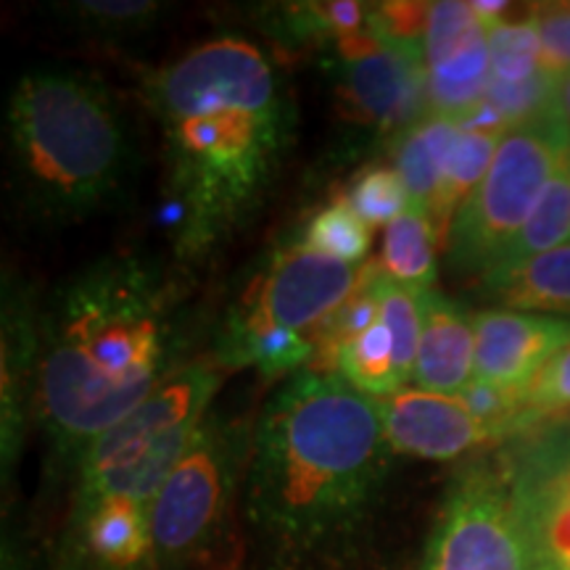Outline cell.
<instances>
[{
	"label": "cell",
	"instance_id": "7a4b0ae2",
	"mask_svg": "<svg viewBox=\"0 0 570 570\" xmlns=\"http://www.w3.org/2000/svg\"><path fill=\"white\" fill-rule=\"evenodd\" d=\"M164 135L167 194L183 259L217 252L265 202L291 138L273 63L244 38H212L164 67L148 88Z\"/></svg>",
	"mask_w": 570,
	"mask_h": 570
},
{
	"label": "cell",
	"instance_id": "603a6c76",
	"mask_svg": "<svg viewBox=\"0 0 570 570\" xmlns=\"http://www.w3.org/2000/svg\"><path fill=\"white\" fill-rule=\"evenodd\" d=\"M333 365L348 386L370 399L391 396L402 389L394 360V341H391L383 320H377L370 331L341 344L338 352L333 354Z\"/></svg>",
	"mask_w": 570,
	"mask_h": 570
},
{
	"label": "cell",
	"instance_id": "7c38bea8",
	"mask_svg": "<svg viewBox=\"0 0 570 570\" xmlns=\"http://www.w3.org/2000/svg\"><path fill=\"white\" fill-rule=\"evenodd\" d=\"M383 431L396 454L446 462L499 441L460 396L423 389H399L375 399Z\"/></svg>",
	"mask_w": 570,
	"mask_h": 570
},
{
	"label": "cell",
	"instance_id": "9c48e42d",
	"mask_svg": "<svg viewBox=\"0 0 570 570\" xmlns=\"http://www.w3.org/2000/svg\"><path fill=\"white\" fill-rule=\"evenodd\" d=\"M497 462L533 570H570V417L518 436Z\"/></svg>",
	"mask_w": 570,
	"mask_h": 570
},
{
	"label": "cell",
	"instance_id": "30bf717a",
	"mask_svg": "<svg viewBox=\"0 0 570 570\" xmlns=\"http://www.w3.org/2000/svg\"><path fill=\"white\" fill-rule=\"evenodd\" d=\"M365 269L333 259L306 246L277 252L225 327L233 331H269L304 327L331 317L360 288Z\"/></svg>",
	"mask_w": 570,
	"mask_h": 570
},
{
	"label": "cell",
	"instance_id": "cb8c5ba5",
	"mask_svg": "<svg viewBox=\"0 0 570 570\" xmlns=\"http://www.w3.org/2000/svg\"><path fill=\"white\" fill-rule=\"evenodd\" d=\"M377 296H381V320L394 341L396 373L402 386L415 377L420 331H423V291L402 285L377 267Z\"/></svg>",
	"mask_w": 570,
	"mask_h": 570
},
{
	"label": "cell",
	"instance_id": "8fae6325",
	"mask_svg": "<svg viewBox=\"0 0 570 570\" xmlns=\"http://www.w3.org/2000/svg\"><path fill=\"white\" fill-rule=\"evenodd\" d=\"M341 90L348 109L365 122L394 130L407 125L425 98L423 53L375 38L373 27L338 42Z\"/></svg>",
	"mask_w": 570,
	"mask_h": 570
},
{
	"label": "cell",
	"instance_id": "5b68a950",
	"mask_svg": "<svg viewBox=\"0 0 570 570\" xmlns=\"http://www.w3.org/2000/svg\"><path fill=\"white\" fill-rule=\"evenodd\" d=\"M196 431L138 412L92 441L75 468L53 570H156V494Z\"/></svg>",
	"mask_w": 570,
	"mask_h": 570
},
{
	"label": "cell",
	"instance_id": "f1b7e54d",
	"mask_svg": "<svg viewBox=\"0 0 570 570\" xmlns=\"http://www.w3.org/2000/svg\"><path fill=\"white\" fill-rule=\"evenodd\" d=\"M562 412H570V344L531 383L529 410H525L529 431L558 420Z\"/></svg>",
	"mask_w": 570,
	"mask_h": 570
},
{
	"label": "cell",
	"instance_id": "ba28073f",
	"mask_svg": "<svg viewBox=\"0 0 570 570\" xmlns=\"http://www.w3.org/2000/svg\"><path fill=\"white\" fill-rule=\"evenodd\" d=\"M415 570H533L499 462L454 475Z\"/></svg>",
	"mask_w": 570,
	"mask_h": 570
},
{
	"label": "cell",
	"instance_id": "ffe728a7",
	"mask_svg": "<svg viewBox=\"0 0 570 570\" xmlns=\"http://www.w3.org/2000/svg\"><path fill=\"white\" fill-rule=\"evenodd\" d=\"M381 269L391 281L428 291L436 281V225L431 214L410 206L386 227Z\"/></svg>",
	"mask_w": 570,
	"mask_h": 570
},
{
	"label": "cell",
	"instance_id": "8992f818",
	"mask_svg": "<svg viewBox=\"0 0 570 570\" xmlns=\"http://www.w3.org/2000/svg\"><path fill=\"white\" fill-rule=\"evenodd\" d=\"M254 425L209 412L151 512L156 570H235Z\"/></svg>",
	"mask_w": 570,
	"mask_h": 570
},
{
	"label": "cell",
	"instance_id": "484cf974",
	"mask_svg": "<svg viewBox=\"0 0 570 570\" xmlns=\"http://www.w3.org/2000/svg\"><path fill=\"white\" fill-rule=\"evenodd\" d=\"M312 252H320L333 259L356 265L370 252V230L367 225L356 217V212L346 202H336L317 212L306 223L304 244Z\"/></svg>",
	"mask_w": 570,
	"mask_h": 570
},
{
	"label": "cell",
	"instance_id": "4dcf8cb0",
	"mask_svg": "<svg viewBox=\"0 0 570 570\" xmlns=\"http://www.w3.org/2000/svg\"><path fill=\"white\" fill-rule=\"evenodd\" d=\"M541 42V69L552 80L570 75V3H541L529 13Z\"/></svg>",
	"mask_w": 570,
	"mask_h": 570
},
{
	"label": "cell",
	"instance_id": "3957f363",
	"mask_svg": "<svg viewBox=\"0 0 570 570\" xmlns=\"http://www.w3.org/2000/svg\"><path fill=\"white\" fill-rule=\"evenodd\" d=\"M180 294L138 256H109L71 275L38 315L35 417L53 458L77 462L180 365Z\"/></svg>",
	"mask_w": 570,
	"mask_h": 570
},
{
	"label": "cell",
	"instance_id": "9a60e30c",
	"mask_svg": "<svg viewBox=\"0 0 570 570\" xmlns=\"http://www.w3.org/2000/svg\"><path fill=\"white\" fill-rule=\"evenodd\" d=\"M38 315L30 298L6 288L3 298V394H0V441L3 470L19 458L30 412L35 415L38 381Z\"/></svg>",
	"mask_w": 570,
	"mask_h": 570
},
{
	"label": "cell",
	"instance_id": "6da1fadb",
	"mask_svg": "<svg viewBox=\"0 0 570 570\" xmlns=\"http://www.w3.org/2000/svg\"><path fill=\"white\" fill-rule=\"evenodd\" d=\"M377 402L302 370L254 423L244 518L259 570H346L394 462Z\"/></svg>",
	"mask_w": 570,
	"mask_h": 570
},
{
	"label": "cell",
	"instance_id": "2e32d148",
	"mask_svg": "<svg viewBox=\"0 0 570 570\" xmlns=\"http://www.w3.org/2000/svg\"><path fill=\"white\" fill-rule=\"evenodd\" d=\"M483 296L512 312L570 315V240L531 256L518 267L494 269L481 277Z\"/></svg>",
	"mask_w": 570,
	"mask_h": 570
},
{
	"label": "cell",
	"instance_id": "4316f807",
	"mask_svg": "<svg viewBox=\"0 0 570 570\" xmlns=\"http://www.w3.org/2000/svg\"><path fill=\"white\" fill-rule=\"evenodd\" d=\"M344 202L365 225H391L410 209V194L396 167H365L348 183Z\"/></svg>",
	"mask_w": 570,
	"mask_h": 570
},
{
	"label": "cell",
	"instance_id": "e0dca14e",
	"mask_svg": "<svg viewBox=\"0 0 570 570\" xmlns=\"http://www.w3.org/2000/svg\"><path fill=\"white\" fill-rule=\"evenodd\" d=\"M458 135L460 122L428 114L423 119H415L396 142V173L417 209L433 214Z\"/></svg>",
	"mask_w": 570,
	"mask_h": 570
},
{
	"label": "cell",
	"instance_id": "44dd1931",
	"mask_svg": "<svg viewBox=\"0 0 570 570\" xmlns=\"http://www.w3.org/2000/svg\"><path fill=\"white\" fill-rule=\"evenodd\" d=\"M570 240V159L558 169L552 183L547 185L544 196L529 217V223L520 227V233L510 240L502 256L497 259L494 269L518 267L529 262L531 256L550 252ZM489 275V273H487Z\"/></svg>",
	"mask_w": 570,
	"mask_h": 570
},
{
	"label": "cell",
	"instance_id": "ac0fdd59",
	"mask_svg": "<svg viewBox=\"0 0 570 570\" xmlns=\"http://www.w3.org/2000/svg\"><path fill=\"white\" fill-rule=\"evenodd\" d=\"M491 82L489 32L470 40L465 48L449 56L439 67L425 71V101L431 114L465 122L487 98Z\"/></svg>",
	"mask_w": 570,
	"mask_h": 570
},
{
	"label": "cell",
	"instance_id": "7402d4cb",
	"mask_svg": "<svg viewBox=\"0 0 570 570\" xmlns=\"http://www.w3.org/2000/svg\"><path fill=\"white\" fill-rule=\"evenodd\" d=\"M504 135L499 132H489V130H475V127H462L460 125V135L454 140L452 154H449V167L444 175V185H441L436 206H433V225L444 227L449 230L452 225L454 214L465 198L479 188V183L487 177L491 159H494L499 140Z\"/></svg>",
	"mask_w": 570,
	"mask_h": 570
},
{
	"label": "cell",
	"instance_id": "d6a6232c",
	"mask_svg": "<svg viewBox=\"0 0 570 570\" xmlns=\"http://www.w3.org/2000/svg\"><path fill=\"white\" fill-rule=\"evenodd\" d=\"M3 570H27L24 566H21V560L17 558V554H9V550L3 552Z\"/></svg>",
	"mask_w": 570,
	"mask_h": 570
},
{
	"label": "cell",
	"instance_id": "836d02e7",
	"mask_svg": "<svg viewBox=\"0 0 570 570\" xmlns=\"http://www.w3.org/2000/svg\"><path fill=\"white\" fill-rule=\"evenodd\" d=\"M537 570H544V568H537Z\"/></svg>",
	"mask_w": 570,
	"mask_h": 570
},
{
	"label": "cell",
	"instance_id": "83f0119b",
	"mask_svg": "<svg viewBox=\"0 0 570 570\" xmlns=\"http://www.w3.org/2000/svg\"><path fill=\"white\" fill-rule=\"evenodd\" d=\"M487 32L489 27L479 19L473 3H454V0L431 3L423 38L425 71L439 67V63L446 61L449 56H454L460 48H465L470 40L481 38V35Z\"/></svg>",
	"mask_w": 570,
	"mask_h": 570
},
{
	"label": "cell",
	"instance_id": "52a82bcc",
	"mask_svg": "<svg viewBox=\"0 0 570 570\" xmlns=\"http://www.w3.org/2000/svg\"><path fill=\"white\" fill-rule=\"evenodd\" d=\"M568 159L570 140L552 114L504 132L487 177L449 225V267L460 275L491 273Z\"/></svg>",
	"mask_w": 570,
	"mask_h": 570
},
{
	"label": "cell",
	"instance_id": "277c9868",
	"mask_svg": "<svg viewBox=\"0 0 570 570\" xmlns=\"http://www.w3.org/2000/svg\"><path fill=\"white\" fill-rule=\"evenodd\" d=\"M11 190L40 223H75L111 202L130 167L122 114L98 77L32 69L6 111Z\"/></svg>",
	"mask_w": 570,
	"mask_h": 570
},
{
	"label": "cell",
	"instance_id": "1f68e13d",
	"mask_svg": "<svg viewBox=\"0 0 570 570\" xmlns=\"http://www.w3.org/2000/svg\"><path fill=\"white\" fill-rule=\"evenodd\" d=\"M552 117L558 119L562 130L570 140V75L554 80V98H552Z\"/></svg>",
	"mask_w": 570,
	"mask_h": 570
},
{
	"label": "cell",
	"instance_id": "5bb4252c",
	"mask_svg": "<svg viewBox=\"0 0 570 570\" xmlns=\"http://www.w3.org/2000/svg\"><path fill=\"white\" fill-rule=\"evenodd\" d=\"M475 381V315L441 291H423L415 383L423 391L458 396Z\"/></svg>",
	"mask_w": 570,
	"mask_h": 570
},
{
	"label": "cell",
	"instance_id": "f546056e",
	"mask_svg": "<svg viewBox=\"0 0 570 570\" xmlns=\"http://www.w3.org/2000/svg\"><path fill=\"white\" fill-rule=\"evenodd\" d=\"M71 17L80 19L92 32H140L159 17L161 6L148 0H109V3H71Z\"/></svg>",
	"mask_w": 570,
	"mask_h": 570
},
{
	"label": "cell",
	"instance_id": "4fadbf2b",
	"mask_svg": "<svg viewBox=\"0 0 570 570\" xmlns=\"http://www.w3.org/2000/svg\"><path fill=\"white\" fill-rule=\"evenodd\" d=\"M570 344V317L483 309L475 315V381L531 389Z\"/></svg>",
	"mask_w": 570,
	"mask_h": 570
},
{
	"label": "cell",
	"instance_id": "d6986e66",
	"mask_svg": "<svg viewBox=\"0 0 570 570\" xmlns=\"http://www.w3.org/2000/svg\"><path fill=\"white\" fill-rule=\"evenodd\" d=\"M315 341L288 327L269 331H233L225 327L214 360L227 367H256L265 377H277L304 367L315 356ZM302 373V370H298Z\"/></svg>",
	"mask_w": 570,
	"mask_h": 570
},
{
	"label": "cell",
	"instance_id": "d4e9b609",
	"mask_svg": "<svg viewBox=\"0 0 570 570\" xmlns=\"http://www.w3.org/2000/svg\"><path fill=\"white\" fill-rule=\"evenodd\" d=\"M491 82L518 85L539 77L541 71V42L531 17L523 21H499L489 30Z\"/></svg>",
	"mask_w": 570,
	"mask_h": 570
}]
</instances>
